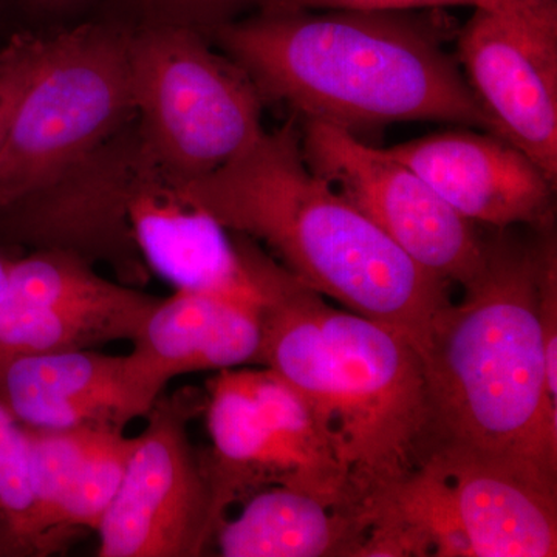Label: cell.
I'll use <instances>...</instances> for the list:
<instances>
[{"mask_svg": "<svg viewBox=\"0 0 557 557\" xmlns=\"http://www.w3.org/2000/svg\"><path fill=\"white\" fill-rule=\"evenodd\" d=\"M552 226L531 244L498 230L465 299L432 321L420 346L426 456L458 454L557 482V399L548 392L539 321Z\"/></svg>", "mask_w": 557, "mask_h": 557, "instance_id": "cell-1", "label": "cell"}, {"mask_svg": "<svg viewBox=\"0 0 557 557\" xmlns=\"http://www.w3.org/2000/svg\"><path fill=\"white\" fill-rule=\"evenodd\" d=\"M236 240L262 296L259 366L309 405L361 504L426 456L420 348L391 325L330 306L255 240Z\"/></svg>", "mask_w": 557, "mask_h": 557, "instance_id": "cell-2", "label": "cell"}, {"mask_svg": "<svg viewBox=\"0 0 557 557\" xmlns=\"http://www.w3.org/2000/svg\"><path fill=\"white\" fill-rule=\"evenodd\" d=\"M185 189L223 228L262 242L306 287L406 333L418 348L449 304L448 282L311 170L295 119L211 174L185 178Z\"/></svg>", "mask_w": 557, "mask_h": 557, "instance_id": "cell-3", "label": "cell"}, {"mask_svg": "<svg viewBox=\"0 0 557 557\" xmlns=\"http://www.w3.org/2000/svg\"><path fill=\"white\" fill-rule=\"evenodd\" d=\"M260 97L351 134L401 121L491 132L457 60L408 11L260 13L214 28Z\"/></svg>", "mask_w": 557, "mask_h": 557, "instance_id": "cell-4", "label": "cell"}, {"mask_svg": "<svg viewBox=\"0 0 557 557\" xmlns=\"http://www.w3.org/2000/svg\"><path fill=\"white\" fill-rule=\"evenodd\" d=\"M83 175L104 233L175 292L262 302L236 239L190 199L185 178L153 152L137 120L91 150Z\"/></svg>", "mask_w": 557, "mask_h": 557, "instance_id": "cell-5", "label": "cell"}, {"mask_svg": "<svg viewBox=\"0 0 557 557\" xmlns=\"http://www.w3.org/2000/svg\"><path fill=\"white\" fill-rule=\"evenodd\" d=\"M134 115L127 33L86 25L47 39L0 148V209L49 185Z\"/></svg>", "mask_w": 557, "mask_h": 557, "instance_id": "cell-6", "label": "cell"}, {"mask_svg": "<svg viewBox=\"0 0 557 557\" xmlns=\"http://www.w3.org/2000/svg\"><path fill=\"white\" fill-rule=\"evenodd\" d=\"M129 62L139 129L183 178L211 174L265 132L262 97L245 70L189 25L129 35Z\"/></svg>", "mask_w": 557, "mask_h": 557, "instance_id": "cell-7", "label": "cell"}, {"mask_svg": "<svg viewBox=\"0 0 557 557\" xmlns=\"http://www.w3.org/2000/svg\"><path fill=\"white\" fill-rule=\"evenodd\" d=\"M215 527L242 491L284 485L351 496L346 471L309 405L270 369H228L208 383Z\"/></svg>", "mask_w": 557, "mask_h": 557, "instance_id": "cell-8", "label": "cell"}, {"mask_svg": "<svg viewBox=\"0 0 557 557\" xmlns=\"http://www.w3.org/2000/svg\"><path fill=\"white\" fill-rule=\"evenodd\" d=\"M190 388L161 395L149 410L119 494L97 528L100 557H194L214 537L209 465L190 443L199 409Z\"/></svg>", "mask_w": 557, "mask_h": 557, "instance_id": "cell-9", "label": "cell"}, {"mask_svg": "<svg viewBox=\"0 0 557 557\" xmlns=\"http://www.w3.org/2000/svg\"><path fill=\"white\" fill-rule=\"evenodd\" d=\"M307 164L375 223L421 269L467 287L482 273L486 245L469 222L387 149L322 121L304 120Z\"/></svg>", "mask_w": 557, "mask_h": 557, "instance_id": "cell-10", "label": "cell"}, {"mask_svg": "<svg viewBox=\"0 0 557 557\" xmlns=\"http://www.w3.org/2000/svg\"><path fill=\"white\" fill-rule=\"evenodd\" d=\"M465 70L491 132L557 180V0L475 9L458 35Z\"/></svg>", "mask_w": 557, "mask_h": 557, "instance_id": "cell-11", "label": "cell"}, {"mask_svg": "<svg viewBox=\"0 0 557 557\" xmlns=\"http://www.w3.org/2000/svg\"><path fill=\"white\" fill-rule=\"evenodd\" d=\"M387 150L469 222L497 230L553 223L556 183L493 132H438Z\"/></svg>", "mask_w": 557, "mask_h": 557, "instance_id": "cell-12", "label": "cell"}, {"mask_svg": "<svg viewBox=\"0 0 557 557\" xmlns=\"http://www.w3.org/2000/svg\"><path fill=\"white\" fill-rule=\"evenodd\" d=\"M161 395L131 354L83 348L0 362V399L24 426L123 429L146 417Z\"/></svg>", "mask_w": 557, "mask_h": 557, "instance_id": "cell-13", "label": "cell"}, {"mask_svg": "<svg viewBox=\"0 0 557 557\" xmlns=\"http://www.w3.org/2000/svg\"><path fill=\"white\" fill-rule=\"evenodd\" d=\"M423 461L442 480L469 557L557 556V482L458 454L431 453Z\"/></svg>", "mask_w": 557, "mask_h": 557, "instance_id": "cell-14", "label": "cell"}, {"mask_svg": "<svg viewBox=\"0 0 557 557\" xmlns=\"http://www.w3.org/2000/svg\"><path fill=\"white\" fill-rule=\"evenodd\" d=\"M262 302L211 293L159 299L134 339L131 357L153 391L177 376L260 364Z\"/></svg>", "mask_w": 557, "mask_h": 557, "instance_id": "cell-15", "label": "cell"}, {"mask_svg": "<svg viewBox=\"0 0 557 557\" xmlns=\"http://www.w3.org/2000/svg\"><path fill=\"white\" fill-rule=\"evenodd\" d=\"M361 507L284 485L267 486L215 528L223 557H359Z\"/></svg>", "mask_w": 557, "mask_h": 557, "instance_id": "cell-16", "label": "cell"}, {"mask_svg": "<svg viewBox=\"0 0 557 557\" xmlns=\"http://www.w3.org/2000/svg\"><path fill=\"white\" fill-rule=\"evenodd\" d=\"M24 426V424H22ZM102 429H39L24 426L28 486L35 507L36 552L61 541L58 515L76 472Z\"/></svg>", "mask_w": 557, "mask_h": 557, "instance_id": "cell-17", "label": "cell"}, {"mask_svg": "<svg viewBox=\"0 0 557 557\" xmlns=\"http://www.w3.org/2000/svg\"><path fill=\"white\" fill-rule=\"evenodd\" d=\"M135 437L123 429H102L69 487L58 515V531L65 536L73 528L97 531L106 512L119 494Z\"/></svg>", "mask_w": 557, "mask_h": 557, "instance_id": "cell-18", "label": "cell"}, {"mask_svg": "<svg viewBox=\"0 0 557 557\" xmlns=\"http://www.w3.org/2000/svg\"><path fill=\"white\" fill-rule=\"evenodd\" d=\"M0 522L13 548L36 552L24 426L0 399Z\"/></svg>", "mask_w": 557, "mask_h": 557, "instance_id": "cell-19", "label": "cell"}, {"mask_svg": "<svg viewBox=\"0 0 557 557\" xmlns=\"http://www.w3.org/2000/svg\"><path fill=\"white\" fill-rule=\"evenodd\" d=\"M47 38L20 33L0 49V148L25 90L38 70Z\"/></svg>", "mask_w": 557, "mask_h": 557, "instance_id": "cell-20", "label": "cell"}, {"mask_svg": "<svg viewBox=\"0 0 557 557\" xmlns=\"http://www.w3.org/2000/svg\"><path fill=\"white\" fill-rule=\"evenodd\" d=\"M502 0H269L263 13H288L310 10H359V11H412L443 9V7H471L486 9Z\"/></svg>", "mask_w": 557, "mask_h": 557, "instance_id": "cell-21", "label": "cell"}, {"mask_svg": "<svg viewBox=\"0 0 557 557\" xmlns=\"http://www.w3.org/2000/svg\"><path fill=\"white\" fill-rule=\"evenodd\" d=\"M157 9L177 17L183 25L189 22L218 28L231 17L251 5H265L269 0H150Z\"/></svg>", "mask_w": 557, "mask_h": 557, "instance_id": "cell-22", "label": "cell"}, {"mask_svg": "<svg viewBox=\"0 0 557 557\" xmlns=\"http://www.w3.org/2000/svg\"><path fill=\"white\" fill-rule=\"evenodd\" d=\"M9 260L0 255V302H2L3 295H5L7 278H9Z\"/></svg>", "mask_w": 557, "mask_h": 557, "instance_id": "cell-23", "label": "cell"}, {"mask_svg": "<svg viewBox=\"0 0 557 557\" xmlns=\"http://www.w3.org/2000/svg\"><path fill=\"white\" fill-rule=\"evenodd\" d=\"M35 2L40 3V5L46 7H58V5H64V3H67L69 0H35Z\"/></svg>", "mask_w": 557, "mask_h": 557, "instance_id": "cell-24", "label": "cell"}]
</instances>
